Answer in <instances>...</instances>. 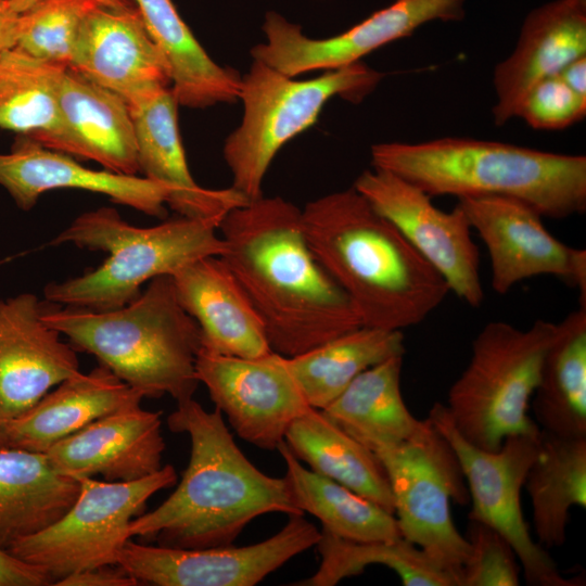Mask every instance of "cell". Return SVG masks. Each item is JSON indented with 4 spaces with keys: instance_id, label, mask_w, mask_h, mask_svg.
Listing matches in <instances>:
<instances>
[{
    "instance_id": "15",
    "label": "cell",
    "mask_w": 586,
    "mask_h": 586,
    "mask_svg": "<svg viewBox=\"0 0 586 586\" xmlns=\"http://www.w3.org/2000/svg\"><path fill=\"white\" fill-rule=\"evenodd\" d=\"M458 204L488 251L496 293L507 294L522 280L550 275L576 288L579 306L586 307V251L556 239L538 212L498 195L461 198Z\"/></svg>"
},
{
    "instance_id": "14",
    "label": "cell",
    "mask_w": 586,
    "mask_h": 586,
    "mask_svg": "<svg viewBox=\"0 0 586 586\" xmlns=\"http://www.w3.org/2000/svg\"><path fill=\"white\" fill-rule=\"evenodd\" d=\"M353 187L397 227L445 279L450 291L468 305L481 306L484 291L480 253L469 220L458 203L453 211L444 212L420 188L373 167L362 171Z\"/></svg>"
},
{
    "instance_id": "10",
    "label": "cell",
    "mask_w": 586,
    "mask_h": 586,
    "mask_svg": "<svg viewBox=\"0 0 586 586\" xmlns=\"http://www.w3.org/2000/svg\"><path fill=\"white\" fill-rule=\"evenodd\" d=\"M79 482L77 498L58 521L8 550L41 568L54 583L78 571L117 564L130 539L129 523L143 513L154 494L176 484L177 473L171 464H165L135 481L82 477Z\"/></svg>"
},
{
    "instance_id": "22",
    "label": "cell",
    "mask_w": 586,
    "mask_h": 586,
    "mask_svg": "<svg viewBox=\"0 0 586 586\" xmlns=\"http://www.w3.org/2000/svg\"><path fill=\"white\" fill-rule=\"evenodd\" d=\"M171 277L180 305L200 327L202 351L241 358L272 352L259 316L220 256L199 258Z\"/></svg>"
},
{
    "instance_id": "27",
    "label": "cell",
    "mask_w": 586,
    "mask_h": 586,
    "mask_svg": "<svg viewBox=\"0 0 586 586\" xmlns=\"http://www.w3.org/2000/svg\"><path fill=\"white\" fill-rule=\"evenodd\" d=\"M63 115L82 150L104 169L139 173L136 132L128 104L116 93L66 67L59 86Z\"/></svg>"
},
{
    "instance_id": "34",
    "label": "cell",
    "mask_w": 586,
    "mask_h": 586,
    "mask_svg": "<svg viewBox=\"0 0 586 586\" xmlns=\"http://www.w3.org/2000/svg\"><path fill=\"white\" fill-rule=\"evenodd\" d=\"M285 480L295 507L319 519L322 528L356 542L395 540L402 537L395 514L346 486L302 466L283 441Z\"/></svg>"
},
{
    "instance_id": "11",
    "label": "cell",
    "mask_w": 586,
    "mask_h": 586,
    "mask_svg": "<svg viewBox=\"0 0 586 586\" xmlns=\"http://www.w3.org/2000/svg\"><path fill=\"white\" fill-rule=\"evenodd\" d=\"M428 418L455 450L467 481L470 501L468 519L497 530L513 547L525 581L538 586H575L565 578L545 548L535 542L521 508V489L539 453V435H510L496 451L469 443L455 428L445 405L435 403Z\"/></svg>"
},
{
    "instance_id": "37",
    "label": "cell",
    "mask_w": 586,
    "mask_h": 586,
    "mask_svg": "<svg viewBox=\"0 0 586 586\" xmlns=\"http://www.w3.org/2000/svg\"><path fill=\"white\" fill-rule=\"evenodd\" d=\"M469 553L459 574V586H517L520 565L511 544L491 525L468 519Z\"/></svg>"
},
{
    "instance_id": "17",
    "label": "cell",
    "mask_w": 586,
    "mask_h": 586,
    "mask_svg": "<svg viewBox=\"0 0 586 586\" xmlns=\"http://www.w3.org/2000/svg\"><path fill=\"white\" fill-rule=\"evenodd\" d=\"M69 68L139 109L171 88L168 62L137 9L95 4L88 13Z\"/></svg>"
},
{
    "instance_id": "39",
    "label": "cell",
    "mask_w": 586,
    "mask_h": 586,
    "mask_svg": "<svg viewBox=\"0 0 586 586\" xmlns=\"http://www.w3.org/2000/svg\"><path fill=\"white\" fill-rule=\"evenodd\" d=\"M53 583L41 568L0 549V586H47Z\"/></svg>"
},
{
    "instance_id": "40",
    "label": "cell",
    "mask_w": 586,
    "mask_h": 586,
    "mask_svg": "<svg viewBox=\"0 0 586 586\" xmlns=\"http://www.w3.org/2000/svg\"><path fill=\"white\" fill-rule=\"evenodd\" d=\"M56 586H137L139 582L118 564L102 565L72 573Z\"/></svg>"
},
{
    "instance_id": "21",
    "label": "cell",
    "mask_w": 586,
    "mask_h": 586,
    "mask_svg": "<svg viewBox=\"0 0 586 586\" xmlns=\"http://www.w3.org/2000/svg\"><path fill=\"white\" fill-rule=\"evenodd\" d=\"M0 186L24 211L54 189H79L109 196L145 215H166L169 190L145 177L93 170L73 156L20 137L9 153H0Z\"/></svg>"
},
{
    "instance_id": "5",
    "label": "cell",
    "mask_w": 586,
    "mask_h": 586,
    "mask_svg": "<svg viewBox=\"0 0 586 586\" xmlns=\"http://www.w3.org/2000/svg\"><path fill=\"white\" fill-rule=\"evenodd\" d=\"M43 320L144 397L168 394L180 402L198 388L201 331L180 305L169 275L153 278L135 300L114 309L49 302Z\"/></svg>"
},
{
    "instance_id": "32",
    "label": "cell",
    "mask_w": 586,
    "mask_h": 586,
    "mask_svg": "<svg viewBox=\"0 0 586 586\" xmlns=\"http://www.w3.org/2000/svg\"><path fill=\"white\" fill-rule=\"evenodd\" d=\"M403 331L358 327L293 357L285 366L311 408L322 410L368 368L404 356Z\"/></svg>"
},
{
    "instance_id": "44",
    "label": "cell",
    "mask_w": 586,
    "mask_h": 586,
    "mask_svg": "<svg viewBox=\"0 0 586 586\" xmlns=\"http://www.w3.org/2000/svg\"><path fill=\"white\" fill-rule=\"evenodd\" d=\"M7 1H10V0H7Z\"/></svg>"
},
{
    "instance_id": "26",
    "label": "cell",
    "mask_w": 586,
    "mask_h": 586,
    "mask_svg": "<svg viewBox=\"0 0 586 586\" xmlns=\"http://www.w3.org/2000/svg\"><path fill=\"white\" fill-rule=\"evenodd\" d=\"M80 482L58 472L44 453L0 447V549L58 521Z\"/></svg>"
},
{
    "instance_id": "29",
    "label": "cell",
    "mask_w": 586,
    "mask_h": 586,
    "mask_svg": "<svg viewBox=\"0 0 586 586\" xmlns=\"http://www.w3.org/2000/svg\"><path fill=\"white\" fill-rule=\"evenodd\" d=\"M402 366L403 356H394L368 368L321 411L373 453L405 442L421 420L404 402Z\"/></svg>"
},
{
    "instance_id": "2",
    "label": "cell",
    "mask_w": 586,
    "mask_h": 586,
    "mask_svg": "<svg viewBox=\"0 0 586 586\" xmlns=\"http://www.w3.org/2000/svg\"><path fill=\"white\" fill-rule=\"evenodd\" d=\"M306 242L351 301L361 326L403 331L422 322L450 292L397 227L354 187L302 209Z\"/></svg>"
},
{
    "instance_id": "36",
    "label": "cell",
    "mask_w": 586,
    "mask_h": 586,
    "mask_svg": "<svg viewBox=\"0 0 586 586\" xmlns=\"http://www.w3.org/2000/svg\"><path fill=\"white\" fill-rule=\"evenodd\" d=\"M93 0H40L20 13L16 48L27 54L69 67L74 48Z\"/></svg>"
},
{
    "instance_id": "16",
    "label": "cell",
    "mask_w": 586,
    "mask_h": 586,
    "mask_svg": "<svg viewBox=\"0 0 586 586\" xmlns=\"http://www.w3.org/2000/svg\"><path fill=\"white\" fill-rule=\"evenodd\" d=\"M195 375L235 433L265 450L277 449L291 423L311 409L273 351L241 358L200 349Z\"/></svg>"
},
{
    "instance_id": "41",
    "label": "cell",
    "mask_w": 586,
    "mask_h": 586,
    "mask_svg": "<svg viewBox=\"0 0 586 586\" xmlns=\"http://www.w3.org/2000/svg\"><path fill=\"white\" fill-rule=\"evenodd\" d=\"M20 26V13L10 2L0 0V52L16 46Z\"/></svg>"
},
{
    "instance_id": "1",
    "label": "cell",
    "mask_w": 586,
    "mask_h": 586,
    "mask_svg": "<svg viewBox=\"0 0 586 586\" xmlns=\"http://www.w3.org/2000/svg\"><path fill=\"white\" fill-rule=\"evenodd\" d=\"M220 256L259 316L271 349L293 357L361 327L346 294L311 253L302 209L264 195L229 211Z\"/></svg>"
},
{
    "instance_id": "25",
    "label": "cell",
    "mask_w": 586,
    "mask_h": 586,
    "mask_svg": "<svg viewBox=\"0 0 586 586\" xmlns=\"http://www.w3.org/2000/svg\"><path fill=\"white\" fill-rule=\"evenodd\" d=\"M66 67L13 47L0 52V128L82 160L77 137L59 101Z\"/></svg>"
},
{
    "instance_id": "3",
    "label": "cell",
    "mask_w": 586,
    "mask_h": 586,
    "mask_svg": "<svg viewBox=\"0 0 586 586\" xmlns=\"http://www.w3.org/2000/svg\"><path fill=\"white\" fill-rule=\"evenodd\" d=\"M167 425L189 435V463L165 501L131 520L130 538L177 548L229 546L259 515L304 514L285 477L266 475L245 457L219 409L208 412L193 397L183 399Z\"/></svg>"
},
{
    "instance_id": "35",
    "label": "cell",
    "mask_w": 586,
    "mask_h": 586,
    "mask_svg": "<svg viewBox=\"0 0 586 586\" xmlns=\"http://www.w3.org/2000/svg\"><path fill=\"white\" fill-rule=\"evenodd\" d=\"M320 533L316 544L321 556L318 570L293 585L333 586L343 578L362 573L369 565L380 564L396 572L405 586H457L451 574L403 537L356 542L339 537L326 528Z\"/></svg>"
},
{
    "instance_id": "4",
    "label": "cell",
    "mask_w": 586,
    "mask_h": 586,
    "mask_svg": "<svg viewBox=\"0 0 586 586\" xmlns=\"http://www.w3.org/2000/svg\"><path fill=\"white\" fill-rule=\"evenodd\" d=\"M370 154L373 168L395 174L430 196H507L555 219L586 209L585 155L462 137L377 143Z\"/></svg>"
},
{
    "instance_id": "6",
    "label": "cell",
    "mask_w": 586,
    "mask_h": 586,
    "mask_svg": "<svg viewBox=\"0 0 586 586\" xmlns=\"http://www.w3.org/2000/svg\"><path fill=\"white\" fill-rule=\"evenodd\" d=\"M221 220L179 216L140 228L126 222L112 207L79 215L49 245L74 244L106 252L97 268L62 282L48 283L44 300L62 305L109 310L124 306L155 277L173 276L205 256H221L226 245L218 234Z\"/></svg>"
},
{
    "instance_id": "7",
    "label": "cell",
    "mask_w": 586,
    "mask_h": 586,
    "mask_svg": "<svg viewBox=\"0 0 586 586\" xmlns=\"http://www.w3.org/2000/svg\"><path fill=\"white\" fill-rule=\"evenodd\" d=\"M383 77V73L359 61L297 80L253 60L240 81L242 120L222 149L232 175L231 187L249 201L263 196L262 184L275 156L318 120L326 103L335 97L358 103Z\"/></svg>"
},
{
    "instance_id": "38",
    "label": "cell",
    "mask_w": 586,
    "mask_h": 586,
    "mask_svg": "<svg viewBox=\"0 0 586 586\" xmlns=\"http://www.w3.org/2000/svg\"><path fill=\"white\" fill-rule=\"evenodd\" d=\"M586 116V97L572 90L558 75L537 82L524 98L517 117L537 130L568 128Z\"/></svg>"
},
{
    "instance_id": "23",
    "label": "cell",
    "mask_w": 586,
    "mask_h": 586,
    "mask_svg": "<svg viewBox=\"0 0 586 586\" xmlns=\"http://www.w3.org/2000/svg\"><path fill=\"white\" fill-rule=\"evenodd\" d=\"M178 106L169 88L131 110L139 171L169 190L167 205L179 216L222 220L229 211L250 201L232 187L206 189L195 182L179 132Z\"/></svg>"
},
{
    "instance_id": "43",
    "label": "cell",
    "mask_w": 586,
    "mask_h": 586,
    "mask_svg": "<svg viewBox=\"0 0 586 586\" xmlns=\"http://www.w3.org/2000/svg\"><path fill=\"white\" fill-rule=\"evenodd\" d=\"M40 0H10V4L12 9L17 12L22 13L35 3H37ZM98 4L112 8V9H130L135 8L136 4L132 0H93Z\"/></svg>"
},
{
    "instance_id": "31",
    "label": "cell",
    "mask_w": 586,
    "mask_h": 586,
    "mask_svg": "<svg viewBox=\"0 0 586 586\" xmlns=\"http://www.w3.org/2000/svg\"><path fill=\"white\" fill-rule=\"evenodd\" d=\"M284 442L314 472L374 501L394 514V498L378 456L311 408L289 426Z\"/></svg>"
},
{
    "instance_id": "42",
    "label": "cell",
    "mask_w": 586,
    "mask_h": 586,
    "mask_svg": "<svg viewBox=\"0 0 586 586\" xmlns=\"http://www.w3.org/2000/svg\"><path fill=\"white\" fill-rule=\"evenodd\" d=\"M572 90L586 97V55L565 65L557 74Z\"/></svg>"
},
{
    "instance_id": "13",
    "label": "cell",
    "mask_w": 586,
    "mask_h": 586,
    "mask_svg": "<svg viewBox=\"0 0 586 586\" xmlns=\"http://www.w3.org/2000/svg\"><path fill=\"white\" fill-rule=\"evenodd\" d=\"M320 534L303 514H294L273 536L243 547L177 548L138 544L130 538L117 564L140 585L253 586L316 546Z\"/></svg>"
},
{
    "instance_id": "12",
    "label": "cell",
    "mask_w": 586,
    "mask_h": 586,
    "mask_svg": "<svg viewBox=\"0 0 586 586\" xmlns=\"http://www.w3.org/2000/svg\"><path fill=\"white\" fill-rule=\"evenodd\" d=\"M464 4L466 0H394L328 38L307 37L298 24L268 11L262 26L266 41L255 44L250 52L253 60L293 78L308 72L336 69L410 36L424 24L462 20Z\"/></svg>"
},
{
    "instance_id": "9",
    "label": "cell",
    "mask_w": 586,
    "mask_h": 586,
    "mask_svg": "<svg viewBox=\"0 0 586 586\" xmlns=\"http://www.w3.org/2000/svg\"><path fill=\"white\" fill-rule=\"evenodd\" d=\"M374 454L388 477L402 537L421 548L459 586L469 543L454 523L450 504L466 506L470 495L451 445L425 418L410 438Z\"/></svg>"
},
{
    "instance_id": "19",
    "label": "cell",
    "mask_w": 586,
    "mask_h": 586,
    "mask_svg": "<svg viewBox=\"0 0 586 586\" xmlns=\"http://www.w3.org/2000/svg\"><path fill=\"white\" fill-rule=\"evenodd\" d=\"M161 411L140 405L106 415L52 445L44 454L61 474L101 475L109 482H127L158 471L165 442Z\"/></svg>"
},
{
    "instance_id": "28",
    "label": "cell",
    "mask_w": 586,
    "mask_h": 586,
    "mask_svg": "<svg viewBox=\"0 0 586 586\" xmlns=\"http://www.w3.org/2000/svg\"><path fill=\"white\" fill-rule=\"evenodd\" d=\"M133 1L168 62L171 90L179 105L207 109L239 100L241 75L212 60L171 0Z\"/></svg>"
},
{
    "instance_id": "24",
    "label": "cell",
    "mask_w": 586,
    "mask_h": 586,
    "mask_svg": "<svg viewBox=\"0 0 586 586\" xmlns=\"http://www.w3.org/2000/svg\"><path fill=\"white\" fill-rule=\"evenodd\" d=\"M144 396L100 365L49 391L23 415L0 425V447L46 453L59 441Z\"/></svg>"
},
{
    "instance_id": "33",
    "label": "cell",
    "mask_w": 586,
    "mask_h": 586,
    "mask_svg": "<svg viewBox=\"0 0 586 586\" xmlns=\"http://www.w3.org/2000/svg\"><path fill=\"white\" fill-rule=\"evenodd\" d=\"M523 487L531 499L538 544L562 546L570 508L586 507V437H561L540 430L539 453Z\"/></svg>"
},
{
    "instance_id": "8",
    "label": "cell",
    "mask_w": 586,
    "mask_h": 586,
    "mask_svg": "<svg viewBox=\"0 0 586 586\" xmlns=\"http://www.w3.org/2000/svg\"><path fill=\"white\" fill-rule=\"evenodd\" d=\"M556 330L557 323L537 319L525 330L492 321L479 332L470 361L450 386L445 405L469 443L496 451L510 435L540 434L528 408Z\"/></svg>"
},
{
    "instance_id": "18",
    "label": "cell",
    "mask_w": 586,
    "mask_h": 586,
    "mask_svg": "<svg viewBox=\"0 0 586 586\" xmlns=\"http://www.w3.org/2000/svg\"><path fill=\"white\" fill-rule=\"evenodd\" d=\"M48 305L33 293L0 300V425L80 371L77 351L43 320Z\"/></svg>"
},
{
    "instance_id": "20",
    "label": "cell",
    "mask_w": 586,
    "mask_h": 586,
    "mask_svg": "<svg viewBox=\"0 0 586 586\" xmlns=\"http://www.w3.org/2000/svg\"><path fill=\"white\" fill-rule=\"evenodd\" d=\"M586 55V0H552L524 18L512 53L494 69L496 126L517 117L528 91Z\"/></svg>"
},
{
    "instance_id": "30",
    "label": "cell",
    "mask_w": 586,
    "mask_h": 586,
    "mask_svg": "<svg viewBox=\"0 0 586 586\" xmlns=\"http://www.w3.org/2000/svg\"><path fill=\"white\" fill-rule=\"evenodd\" d=\"M531 400L542 431L586 437V307L557 323Z\"/></svg>"
}]
</instances>
